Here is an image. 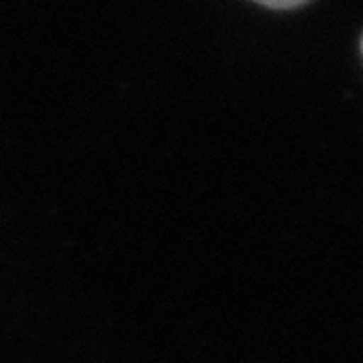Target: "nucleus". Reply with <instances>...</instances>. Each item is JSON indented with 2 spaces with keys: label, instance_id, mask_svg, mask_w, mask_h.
I'll return each instance as SVG.
<instances>
[{
  "label": "nucleus",
  "instance_id": "obj_1",
  "mask_svg": "<svg viewBox=\"0 0 363 363\" xmlns=\"http://www.w3.org/2000/svg\"><path fill=\"white\" fill-rule=\"evenodd\" d=\"M256 3L274 7V9H289V7H298V5L306 3V0H256Z\"/></svg>",
  "mask_w": 363,
  "mask_h": 363
}]
</instances>
